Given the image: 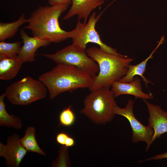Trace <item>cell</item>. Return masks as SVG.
Wrapping results in <instances>:
<instances>
[{
  "label": "cell",
  "mask_w": 167,
  "mask_h": 167,
  "mask_svg": "<svg viewBox=\"0 0 167 167\" xmlns=\"http://www.w3.org/2000/svg\"><path fill=\"white\" fill-rule=\"evenodd\" d=\"M68 4L40 6L31 13L28 24L24 29L30 30L33 36L50 43H58L71 38V31L62 29L58 19L67 9Z\"/></svg>",
  "instance_id": "obj_1"
},
{
  "label": "cell",
  "mask_w": 167,
  "mask_h": 167,
  "mask_svg": "<svg viewBox=\"0 0 167 167\" xmlns=\"http://www.w3.org/2000/svg\"><path fill=\"white\" fill-rule=\"evenodd\" d=\"M38 80L45 86L49 98L52 100L65 92H71L79 88L89 89L93 78L75 66L60 64L41 75Z\"/></svg>",
  "instance_id": "obj_2"
},
{
  "label": "cell",
  "mask_w": 167,
  "mask_h": 167,
  "mask_svg": "<svg viewBox=\"0 0 167 167\" xmlns=\"http://www.w3.org/2000/svg\"><path fill=\"white\" fill-rule=\"evenodd\" d=\"M87 55L98 64L99 71L93 78L90 91L102 88H110L113 84L119 81L127 72L133 59L120 54L105 52L100 48L90 47L86 50Z\"/></svg>",
  "instance_id": "obj_3"
},
{
  "label": "cell",
  "mask_w": 167,
  "mask_h": 167,
  "mask_svg": "<svg viewBox=\"0 0 167 167\" xmlns=\"http://www.w3.org/2000/svg\"><path fill=\"white\" fill-rule=\"evenodd\" d=\"M113 93L110 88H102L91 91L84 100V107L80 113L98 124L111 122L115 116L117 105Z\"/></svg>",
  "instance_id": "obj_4"
},
{
  "label": "cell",
  "mask_w": 167,
  "mask_h": 167,
  "mask_svg": "<svg viewBox=\"0 0 167 167\" xmlns=\"http://www.w3.org/2000/svg\"><path fill=\"white\" fill-rule=\"evenodd\" d=\"M47 88L41 82L27 76L8 86L5 93L13 105H27L44 98Z\"/></svg>",
  "instance_id": "obj_5"
},
{
  "label": "cell",
  "mask_w": 167,
  "mask_h": 167,
  "mask_svg": "<svg viewBox=\"0 0 167 167\" xmlns=\"http://www.w3.org/2000/svg\"><path fill=\"white\" fill-rule=\"evenodd\" d=\"M57 64H66L75 66L94 78L98 74L97 63L87 54L86 49L72 44L55 53L41 54Z\"/></svg>",
  "instance_id": "obj_6"
},
{
  "label": "cell",
  "mask_w": 167,
  "mask_h": 167,
  "mask_svg": "<svg viewBox=\"0 0 167 167\" xmlns=\"http://www.w3.org/2000/svg\"><path fill=\"white\" fill-rule=\"evenodd\" d=\"M103 11L96 15L93 12L89 17L88 22L82 23L78 20L75 28L71 30V38L73 44L86 49L89 43L97 44L102 51L109 53L118 54L116 49L107 45L102 41L100 36L95 28L96 25L103 14Z\"/></svg>",
  "instance_id": "obj_7"
},
{
  "label": "cell",
  "mask_w": 167,
  "mask_h": 167,
  "mask_svg": "<svg viewBox=\"0 0 167 167\" xmlns=\"http://www.w3.org/2000/svg\"><path fill=\"white\" fill-rule=\"evenodd\" d=\"M134 103V101L130 99L124 108H120L117 105L114 108V113L122 116L128 120L132 130V142L137 143L144 142L147 143V148L153 135L154 131L149 125H143L135 118L133 112Z\"/></svg>",
  "instance_id": "obj_8"
},
{
  "label": "cell",
  "mask_w": 167,
  "mask_h": 167,
  "mask_svg": "<svg viewBox=\"0 0 167 167\" xmlns=\"http://www.w3.org/2000/svg\"><path fill=\"white\" fill-rule=\"evenodd\" d=\"M20 138L14 134L8 137L6 144L0 143V156L5 160L9 167H19L28 151L21 144Z\"/></svg>",
  "instance_id": "obj_9"
},
{
  "label": "cell",
  "mask_w": 167,
  "mask_h": 167,
  "mask_svg": "<svg viewBox=\"0 0 167 167\" xmlns=\"http://www.w3.org/2000/svg\"><path fill=\"white\" fill-rule=\"evenodd\" d=\"M145 103L149 114L148 125L153 128L154 134L145 151H148L151 145L156 139L167 132V111L163 110L158 105L152 104L145 100Z\"/></svg>",
  "instance_id": "obj_10"
},
{
  "label": "cell",
  "mask_w": 167,
  "mask_h": 167,
  "mask_svg": "<svg viewBox=\"0 0 167 167\" xmlns=\"http://www.w3.org/2000/svg\"><path fill=\"white\" fill-rule=\"evenodd\" d=\"M23 45L21 47L18 57L24 62H32L35 60V53L41 47H45L50 43L35 36L31 37L22 29L20 32Z\"/></svg>",
  "instance_id": "obj_11"
},
{
  "label": "cell",
  "mask_w": 167,
  "mask_h": 167,
  "mask_svg": "<svg viewBox=\"0 0 167 167\" xmlns=\"http://www.w3.org/2000/svg\"><path fill=\"white\" fill-rule=\"evenodd\" d=\"M111 87L115 97L121 95L127 94L135 96V99L139 98L146 100L153 98L151 93L148 94L142 91L141 79L138 76L135 77L133 80L128 83L118 81L114 82Z\"/></svg>",
  "instance_id": "obj_12"
},
{
  "label": "cell",
  "mask_w": 167,
  "mask_h": 167,
  "mask_svg": "<svg viewBox=\"0 0 167 167\" xmlns=\"http://www.w3.org/2000/svg\"><path fill=\"white\" fill-rule=\"evenodd\" d=\"M104 2L100 0H72L71 6L63 19L67 20L76 15L78 20L83 19L84 23H86L91 13Z\"/></svg>",
  "instance_id": "obj_13"
},
{
  "label": "cell",
  "mask_w": 167,
  "mask_h": 167,
  "mask_svg": "<svg viewBox=\"0 0 167 167\" xmlns=\"http://www.w3.org/2000/svg\"><path fill=\"white\" fill-rule=\"evenodd\" d=\"M164 37L163 36L158 42L156 47L152 51L148 57L140 63L136 65L130 64L128 70L126 75L119 80L118 81L124 83H128L133 80L135 76L139 75L141 76L145 83L146 88L148 89V84L151 83L153 84L150 81L147 79L143 75L145 72L148 61L150 59L153 58L152 55L159 46L163 43Z\"/></svg>",
  "instance_id": "obj_14"
},
{
  "label": "cell",
  "mask_w": 167,
  "mask_h": 167,
  "mask_svg": "<svg viewBox=\"0 0 167 167\" xmlns=\"http://www.w3.org/2000/svg\"><path fill=\"white\" fill-rule=\"evenodd\" d=\"M24 62L18 56L0 59V79L8 80L15 77Z\"/></svg>",
  "instance_id": "obj_15"
},
{
  "label": "cell",
  "mask_w": 167,
  "mask_h": 167,
  "mask_svg": "<svg viewBox=\"0 0 167 167\" xmlns=\"http://www.w3.org/2000/svg\"><path fill=\"white\" fill-rule=\"evenodd\" d=\"M5 97V93L0 96V126L19 129L22 126V120L19 117L7 112L4 102Z\"/></svg>",
  "instance_id": "obj_16"
},
{
  "label": "cell",
  "mask_w": 167,
  "mask_h": 167,
  "mask_svg": "<svg viewBox=\"0 0 167 167\" xmlns=\"http://www.w3.org/2000/svg\"><path fill=\"white\" fill-rule=\"evenodd\" d=\"M36 129L33 126L28 127L24 135L20 138V143L28 151L45 156L46 153L39 146L35 137Z\"/></svg>",
  "instance_id": "obj_17"
},
{
  "label": "cell",
  "mask_w": 167,
  "mask_h": 167,
  "mask_svg": "<svg viewBox=\"0 0 167 167\" xmlns=\"http://www.w3.org/2000/svg\"><path fill=\"white\" fill-rule=\"evenodd\" d=\"M24 14H22L16 20L11 23L0 22V41H5L14 36L19 28L22 25L28 23Z\"/></svg>",
  "instance_id": "obj_18"
},
{
  "label": "cell",
  "mask_w": 167,
  "mask_h": 167,
  "mask_svg": "<svg viewBox=\"0 0 167 167\" xmlns=\"http://www.w3.org/2000/svg\"><path fill=\"white\" fill-rule=\"evenodd\" d=\"M21 43L17 41L7 43L4 41L0 42V59L17 56L20 50Z\"/></svg>",
  "instance_id": "obj_19"
},
{
  "label": "cell",
  "mask_w": 167,
  "mask_h": 167,
  "mask_svg": "<svg viewBox=\"0 0 167 167\" xmlns=\"http://www.w3.org/2000/svg\"><path fill=\"white\" fill-rule=\"evenodd\" d=\"M68 147L62 145L60 148L58 158L52 163L53 167H68L70 166Z\"/></svg>",
  "instance_id": "obj_20"
},
{
  "label": "cell",
  "mask_w": 167,
  "mask_h": 167,
  "mask_svg": "<svg viewBox=\"0 0 167 167\" xmlns=\"http://www.w3.org/2000/svg\"><path fill=\"white\" fill-rule=\"evenodd\" d=\"M71 107L72 105L69 106L64 109L60 113L59 121L60 125L69 127L75 123L76 116Z\"/></svg>",
  "instance_id": "obj_21"
},
{
  "label": "cell",
  "mask_w": 167,
  "mask_h": 167,
  "mask_svg": "<svg viewBox=\"0 0 167 167\" xmlns=\"http://www.w3.org/2000/svg\"><path fill=\"white\" fill-rule=\"evenodd\" d=\"M69 135L64 132L58 133L56 136L57 142L62 145H65L66 140Z\"/></svg>",
  "instance_id": "obj_22"
},
{
  "label": "cell",
  "mask_w": 167,
  "mask_h": 167,
  "mask_svg": "<svg viewBox=\"0 0 167 167\" xmlns=\"http://www.w3.org/2000/svg\"><path fill=\"white\" fill-rule=\"evenodd\" d=\"M165 158H167V151L163 153L156 155L154 156H152L149 158H147L144 160L139 161L138 162L139 163H140L144 161H148L150 160H157Z\"/></svg>",
  "instance_id": "obj_23"
},
{
  "label": "cell",
  "mask_w": 167,
  "mask_h": 167,
  "mask_svg": "<svg viewBox=\"0 0 167 167\" xmlns=\"http://www.w3.org/2000/svg\"><path fill=\"white\" fill-rule=\"evenodd\" d=\"M50 5L68 4H71L72 0H47Z\"/></svg>",
  "instance_id": "obj_24"
},
{
  "label": "cell",
  "mask_w": 167,
  "mask_h": 167,
  "mask_svg": "<svg viewBox=\"0 0 167 167\" xmlns=\"http://www.w3.org/2000/svg\"><path fill=\"white\" fill-rule=\"evenodd\" d=\"M75 144L74 138L69 135L66 140L65 145L67 147H71L73 146Z\"/></svg>",
  "instance_id": "obj_25"
},
{
  "label": "cell",
  "mask_w": 167,
  "mask_h": 167,
  "mask_svg": "<svg viewBox=\"0 0 167 167\" xmlns=\"http://www.w3.org/2000/svg\"><path fill=\"white\" fill-rule=\"evenodd\" d=\"M100 1L102 2H104V0H100Z\"/></svg>",
  "instance_id": "obj_26"
}]
</instances>
